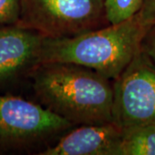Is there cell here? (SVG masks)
<instances>
[{
	"mask_svg": "<svg viewBox=\"0 0 155 155\" xmlns=\"http://www.w3.org/2000/svg\"><path fill=\"white\" fill-rule=\"evenodd\" d=\"M41 105L75 126L113 122V81L72 63H41L29 78Z\"/></svg>",
	"mask_w": 155,
	"mask_h": 155,
	"instance_id": "cell-1",
	"label": "cell"
},
{
	"mask_svg": "<svg viewBox=\"0 0 155 155\" xmlns=\"http://www.w3.org/2000/svg\"><path fill=\"white\" fill-rule=\"evenodd\" d=\"M138 13L127 21L72 37L46 38L41 64L72 63L88 67L115 80L140 49L147 30Z\"/></svg>",
	"mask_w": 155,
	"mask_h": 155,
	"instance_id": "cell-2",
	"label": "cell"
},
{
	"mask_svg": "<svg viewBox=\"0 0 155 155\" xmlns=\"http://www.w3.org/2000/svg\"><path fill=\"white\" fill-rule=\"evenodd\" d=\"M76 127L40 104L0 95V154H40Z\"/></svg>",
	"mask_w": 155,
	"mask_h": 155,
	"instance_id": "cell-3",
	"label": "cell"
},
{
	"mask_svg": "<svg viewBox=\"0 0 155 155\" xmlns=\"http://www.w3.org/2000/svg\"><path fill=\"white\" fill-rule=\"evenodd\" d=\"M104 0H21L17 24L46 38L72 37L109 25Z\"/></svg>",
	"mask_w": 155,
	"mask_h": 155,
	"instance_id": "cell-4",
	"label": "cell"
},
{
	"mask_svg": "<svg viewBox=\"0 0 155 155\" xmlns=\"http://www.w3.org/2000/svg\"><path fill=\"white\" fill-rule=\"evenodd\" d=\"M113 122L121 128L155 125V64L140 50L113 80Z\"/></svg>",
	"mask_w": 155,
	"mask_h": 155,
	"instance_id": "cell-5",
	"label": "cell"
},
{
	"mask_svg": "<svg viewBox=\"0 0 155 155\" xmlns=\"http://www.w3.org/2000/svg\"><path fill=\"white\" fill-rule=\"evenodd\" d=\"M46 37L18 24L0 25V91L29 80L41 64Z\"/></svg>",
	"mask_w": 155,
	"mask_h": 155,
	"instance_id": "cell-6",
	"label": "cell"
},
{
	"mask_svg": "<svg viewBox=\"0 0 155 155\" xmlns=\"http://www.w3.org/2000/svg\"><path fill=\"white\" fill-rule=\"evenodd\" d=\"M122 128L114 122L76 126L39 155H119Z\"/></svg>",
	"mask_w": 155,
	"mask_h": 155,
	"instance_id": "cell-7",
	"label": "cell"
},
{
	"mask_svg": "<svg viewBox=\"0 0 155 155\" xmlns=\"http://www.w3.org/2000/svg\"><path fill=\"white\" fill-rule=\"evenodd\" d=\"M119 155H155V125L122 128Z\"/></svg>",
	"mask_w": 155,
	"mask_h": 155,
	"instance_id": "cell-8",
	"label": "cell"
},
{
	"mask_svg": "<svg viewBox=\"0 0 155 155\" xmlns=\"http://www.w3.org/2000/svg\"><path fill=\"white\" fill-rule=\"evenodd\" d=\"M143 0H104V15L109 24H118L134 17Z\"/></svg>",
	"mask_w": 155,
	"mask_h": 155,
	"instance_id": "cell-9",
	"label": "cell"
},
{
	"mask_svg": "<svg viewBox=\"0 0 155 155\" xmlns=\"http://www.w3.org/2000/svg\"><path fill=\"white\" fill-rule=\"evenodd\" d=\"M21 15V0H0V25L17 24Z\"/></svg>",
	"mask_w": 155,
	"mask_h": 155,
	"instance_id": "cell-10",
	"label": "cell"
},
{
	"mask_svg": "<svg viewBox=\"0 0 155 155\" xmlns=\"http://www.w3.org/2000/svg\"><path fill=\"white\" fill-rule=\"evenodd\" d=\"M140 50L155 64V24L147 30L141 41Z\"/></svg>",
	"mask_w": 155,
	"mask_h": 155,
	"instance_id": "cell-11",
	"label": "cell"
},
{
	"mask_svg": "<svg viewBox=\"0 0 155 155\" xmlns=\"http://www.w3.org/2000/svg\"><path fill=\"white\" fill-rule=\"evenodd\" d=\"M138 16L146 26L155 24V0H143Z\"/></svg>",
	"mask_w": 155,
	"mask_h": 155,
	"instance_id": "cell-12",
	"label": "cell"
}]
</instances>
